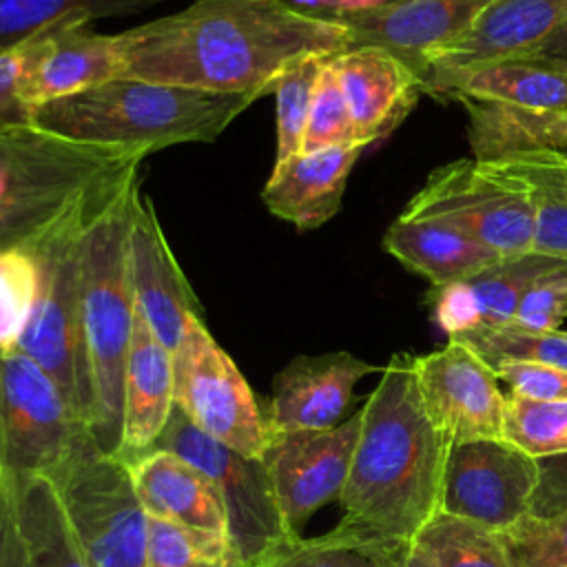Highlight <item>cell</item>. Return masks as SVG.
Returning a JSON list of instances; mask_svg holds the SVG:
<instances>
[{
	"label": "cell",
	"instance_id": "3",
	"mask_svg": "<svg viewBox=\"0 0 567 567\" xmlns=\"http://www.w3.org/2000/svg\"><path fill=\"white\" fill-rule=\"evenodd\" d=\"M259 95L113 78L31 111V124L82 144L151 155L166 146L215 142Z\"/></svg>",
	"mask_w": 567,
	"mask_h": 567
},
{
	"label": "cell",
	"instance_id": "36",
	"mask_svg": "<svg viewBox=\"0 0 567 567\" xmlns=\"http://www.w3.org/2000/svg\"><path fill=\"white\" fill-rule=\"evenodd\" d=\"M38 290V264L31 248L0 250V352L13 348L29 319Z\"/></svg>",
	"mask_w": 567,
	"mask_h": 567
},
{
	"label": "cell",
	"instance_id": "20",
	"mask_svg": "<svg viewBox=\"0 0 567 567\" xmlns=\"http://www.w3.org/2000/svg\"><path fill=\"white\" fill-rule=\"evenodd\" d=\"M377 370L350 352L295 357L272 379V396L264 410L268 434L339 425L354 385Z\"/></svg>",
	"mask_w": 567,
	"mask_h": 567
},
{
	"label": "cell",
	"instance_id": "32",
	"mask_svg": "<svg viewBox=\"0 0 567 567\" xmlns=\"http://www.w3.org/2000/svg\"><path fill=\"white\" fill-rule=\"evenodd\" d=\"M148 567H246L228 536L148 516Z\"/></svg>",
	"mask_w": 567,
	"mask_h": 567
},
{
	"label": "cell",
	"instance_id": "45",
	"mask_svg": "<svg viewBox=\"0 0 567 567\" xmlns=\"http://www.w3.org/2000/svg\"><path fill=\"white\" fill-rule=\"evenodd\" d=\"M516 58L540 60V62H547V64H554V66L567 71V22L563 27H558L551 35H547L536 49L520 53Z\"/></svg>",
	"mask_w": 567,
	"mask_h": 567
},
{
	"label": "cell",
	"instance_id": "23",
	"mask_svg": "<svg viewBox=\"0 0 567 567\" xmlns=\"http://www.w3.org/2000/svg\"><path fill=\"white\" fill-rule=\"evenodd\" d=\"M175 408L173 354L135 315L133 341L124 374L122 434L115 456L126 465L151 452Z\"/></svg>",
	"mask_w": 567,
	"mask_h": 567
},
{
	"label": "cell",
	"instance_id": "35",
	"mask_svg": "<svg viewBox=\"0 0 567 567\" xmlns=\"http://www.w3.org/2000/svg\"><path fill=\"white\" fill-rule=\"evenodd\" d=\"M503 439L534 458L567 452V401L505 396Z\"/></svg>",
	"mask_w": 567,
	"mask_h": 567
},
{
	"label": "cell",
	"instance_id": "28",
	"mask_svg": "<svg viewBox=\"0 0 567 567\" xmlns=\"http://www.w3.org/2000/svg\"><path fill=\"white\" fill-rule=\"evenodd\" d=\"M450 97L567 111V71L532 58H503L465 73Z\"/></svg>",
	"mask_w": 567,
	"mask_h": 567
},
{
	"label": "cell",
	"instance_id": "7",
	"mask_svg": "<svg viewBox=\"0 0 567 567\" xmlns=\"http://www.w3.org/2000/svg\"><path fill=\"white\" fill-rule=\"evenodd\" d=\"M401 217L447 226L516 257L532 252L536 184L518 164L458 159L430 173Z\"/></svg>",
	"mask_w": 567,
	"mask_h": 567
},
{
	"label": "cell",
	"instance_id": "46",
	"mask_svg": "<svg viewBox=\"0 0 567 567\" xmlns=\"http://www.w3.org/2000/svg\"><path fill=\"white\" fill-rule=\"evenodd\" d=\"M514 164H534L536 168H540L556 184V188L563 195H567V157H545V159L514 162Z\"/></svg>",
	"mask_w": 567,
	"mask_h": 567
},
{
	"label": "cell",
	"instance_id": "31",
	"mask_svg": "<svg viewBox=\"0 0 567 567\" xmlns=\"http://www.w3.org/2000/svg\"><path fill=\"white\" fill-rule=\"evenodd\" d=\"M171 0H0V49L27 40L69 13L93 20L135 13Z\"/></svg>",
	"mask_w": 567,
	"mask_h": 567
},
{
	"label": "cell",
	"instance_id": "2",
	"mask_svg": "<svg viewBox=\"0 0 567 567\" xmlns=\"http://www.w3.org/2000/svg\"><path fill=\"white\" fill-rule=\"evenodd\" d=\"M452 441L425 412L414 357L394 354L361 408L350 474L339 496L343 516L410 543L439 514Z\"/></svg>",
	"mask_w": 567,
	"mask_h": 567
},
{
	"label": "cell",
	"instance_id": "22",
	"mask_svg": "<svg viewBox=\"0 0 567 567\" xmlns=\"http://www.w3.org/2000/svg\"><path fill=\"white\" fill-rule=\"evenodd\" d=\"M363 146H330L301 151L272 164V173L261 190L266 208L290 221L299 233L315 230L330 221L346 193L348 177Z\"/></svg>",
	"mask_w": 567,
	"mask_h": 567
},
{
	"label": "cell",
	"instance_id": "33",
	"mask_svg": "<svg viewBox=\"0 0 567 567\" xmlns=\"http://www.w3.org/2000/svg\"><path fill=\"white\" fill-rule=\"evenodd\" d=\"M328 55H301L288 62L275 78L277 104V153L275 164L301 153L303 131L312 106L315 86Z\"/></svg>",
	"mask_w": 567,
	"mask_h": 567
},
{
	"label": "cell",
	"instance_id": "4",
	"mask_svg": "<svg viewBox=\"0 0 567 567\" xmlns=\"http://www.w3.org/2000/svg\"><path fill=\"white\" fill-rule=\"evenodd\" d=\"M137 193L135 175L95 213L80 259L82 334L95 410L91 436L106 454L120 445L124 374L137 315L128 277V228Z\"/></svg>",
	"mask_w": 567,
	"mask_h": 567
},
{
	"label": "cell",
	"instance_id": "44",
	"mask_svg": "<svg viewBox=\"0 0 567 567\" xmlns=\"http://www.w3.org/2000/svg\"><path fill=\"white\" fill-rule=\"evenodd\" d=\"M538 461V485L532 496L529 514L549 518L567 512V452Z\"/></svg>",
	"mask_w": 567,
	"mask_h": 567
},
{
	"label": "cell",
	"instance_id": "21",
	"mask_svg": "<svg viewBox=\"0 0 567 567\" xmlns=\"http://www.w3.org/2000/svg\"><path fill=\"white\" fill-rule=\"evenodd\" d=\"M332 64L348 104L354 142L363 148L390 135L423 93L416 71L379 47H350L332 55Z\"/></svg>",
	"mask_w": 567,
	"mask_h": 567
},
{
	"label": "cell",
	"instance_id": "8",
	"mask_svg": "<svg viewBox=\"0 0 567 567\" xmlns=\"http://www.w3.org/2000/svg\"><path fill=\"white\" fill-rule=\"evenodd\" d=\"M49 478L89 567H148V514L124 461L86 436Z\"/></svg>",
	"mask_w": 567,
	"mask_h": 567
},
{
	"label": "cell",
	"instance_id": "11",
	"mask_svg": "<svg viewBox=\"0 0 567 567\" xmlns=\"http://www.w3.org/2000/svg\"><path fill=\"white\" fill-rule=\"evenodd\" d=\"M175 405L204 434L261 458L268 443L264 410L228 352L213 339L204 319H195L173 354Z\"/></svg>",
	"mask_w": 567,
	"mask_h": 567
},
{
	"label": "cell",
	"instance_id": "40",
	"mask_svg": "<svg viewBox=\"0 0 567 567\" xmlns=\"http://www.w3.org/2000/svg\"><path fill=\"white\" fill-rule=\"evenodd\" d=\"M567 317V261H558L534 279L523 295L514 323L534 330H558Z\"/></svg>",
	"mask_w": 567,
	"mask_h": 567
},
{
	"label": "cell",
	"instance_id": "18",
	"mask_svg": "<svg viewBox=\"0 0 567 567\" xmlns=\"http://www.w3.org/2000/svg\"><path fill=\"white\" fill-rule=\"evenodd\" d=\"M0 567H89L49 476L0 481Z\"/></svg>",
	"mask_w": 567,
	"mask_h": 567
},
{
	"label": "cell",
	"instance_id": "38",
	"mask_svg": "<svg viewBox=\"0 0 567 567\" xmlns=\"http://www.w3.org/2000/svg\"><path fill=\"white\" fill-rule=\"evenodd\" d=\"M501 538L514 567H567V512L549 518L527 514Z\"/></svg>",
	"mask_w": 567,
	"mask_h": 567
},
{
	"label": "cell",
	"instance_id": "30",
	"mask_svg": "<svg viewBox=\"0 0 567 567\" xmlns=\"http://www.w3.org/2000/svg\"><path fill=\"white\" fill-rule=\"evenodd\" d=\"M456 339L467 343L492 368L503 361H532L567 370V332L563 330H534L509 321L478 326Z\"/></svg>",
	"mask_w": 567,
	"mask_h": 567
},
{
	"label": "cell",
	"instance_id": "27",
	"mask_svg": "<svg viewBox=\"0 0 567 567\" xmlns=\"http://www.w3.org/2000/svg\"><path fill=\"white\" fill-rule=\"evenodd\" d=\"M408 543L381 536L350 518L321 536H290L248 567H403Z\"/></svg>",
	"mask_w": 567,
	"mask_h": 567
},
{
	"label": "cell",
	"instance_id": "39",
	"mask_svg": "<svg viewBox=\"0 0 567 567\" xmlns=\"http://www.w3.org/2000/svg\"><path fill=\"white\" fill-rule=\"evenodd\" d=\"M514 164V162H509ZM536 184V226L532 252L567 261V195L534 164H518Z\"/></svg>",
	"mask_w": 567,
	"mask_h": 567
},
{
	"label": "cell",
	"instance_id": "16",
	"mask_svg": "<svg viewBox=\"0 0 567 567\" xmlns=\"http://www.w3.org/2000/svg\"><path fill=\"white\" fill-rule=\"evenodd\" d=\"M128 277L137 315L157 341L175 354L188 326L204 319V308L168 246L151 197L142 190L135 195L131 213Z\"/></svg>",
	"mask_w": 567,
	"mask_h": 567
},
{
	"label": "cell",
	"instance_id": "42",
	"mask_svg": "<svg viewBox=\"0 0 567 567\" xmlns=\"http://www.w3.org/2000/svg\"><path fill=\"white\" fill-rule=\"evenodd\" d=\"M432 315L447 337H458L483 323V312L478 297L470 281H450L443 286H432L430 292Z\"/></svg>",
	"mask_w": 567,
	"mask_h": 567
},
{
	"label": "cell",
	"instance_id": "13",
	"mask_svg": "<svg viewBox=\"0 0 567 567\" xmlns=\"http://www.w3.org/2000/svg\"><path fill=\"white\" fill-rule=\"evenodd\" d=\"M361 430V410L326 430L268 434L261 461L268 470L281 518L301 536L308 518L330 501H339Z\"/></svg>",
	"mask_w": 567,
	"mask_h": 567
},
{
	"label": "cell",
	"instance_id": "17",
	"mask_svg": "<svg viewBox=\"0 0 567 567\" xmlns=\"http://www.w3.org/2000/svg\"><path fill=\"white\" fill-rule=\"evenodd\" d=\"M93 22L84 13H69L27 38L22 97L31 111L120 78L115 35L95 31Z\"/></svg>",
	"mask_w": 567,
	"mask_h": 567
},
{
	"label": "cell",
	"instance_id": "48",
	"mask_svg": "<svg viewBox=\"0 0 567 567\" xmlns=\"http://www.w3.org/2000/svg\"><path fill=\"white\" fill-rule=\"evenodd\" d=\"M388 2H394V0H385V4H388Z\"/></svg>",
	"mask_w": 567,
	"mask_h": 567
},
{
	"label": "cell",
	"instance_id": "43",
	"mask_svg": "<svg viewBox=\"0 0 567 567\" xmlns=\"http://www.w3.org/2000/svg\"><path fill=\"white\" fill-rule=\"evenodd\" d=\"M29 58L27 40L0 49V126L31 124V109L22 97V80Z\"/></svg>",
	"mask_w": 567,
	"mask_h": 567
},
{
	"label": "cell",
	"instance_id": "25",
	"mask_svg": "<svg viewBox=\"0 0 567 567\" xmlns=\"http://www.w3.org/2000/svg\"><path fill=\"white\" fill-rule=\"evenodd\" d=\"M470 115L467 140L478 162L567 157V111L520 109L458 97Z\"/></svg>",
	"mask_w": 567,
	"mask_h": 567
},
{
	"label": "cell",
	"instance_id": "10",
	"mask_svg": "<svg viewBox=\"0 0 567 567\" xmlns=\"http://www.w3.org/2000/svg\"><path fill=\"white\" fill-rule=\"evenodd\" d=\"M155 447L184 456L213 481L226 509L228 536L246 567L277 543L295 536L281 518L275 489L261 458L246 456L204 434L177 405L173 408Z\"/></svg>",
	"mask_w": 567,
	"mask_h": 567
},
{
	"label": "cell",
	"instance_id": "1",
	"mask_svg": "<svg viewBox=\"0 0 567 567\" xmlns=\"http://www.w3.org/2000/svg\"><path fill=\"white\" fill-rule=\"evenodd\" d=\"M115 47L120 78L264 97L288 62L337 55L350 49V38L341 22L281 0H193L115 33Z\"/></svg>",
	"mask_w": 567,
	"mask_h": 567
},
{
	"label": "cell",
	"instance_id": "26",
	"mask_svg": "<svg viewBox=\"0 0 567 567\" xmlns=\"http://www.w3.org/2000/svg\"><path fill=\"white\" fill-rule=\"evenodd\" d=\"M383 248L401 266L425 277L432 286L467 281L503 259L501 252L447 226L396 217L383 235Z\"/></svg>",
	"mask_w": 567,
	"mask_h": 567
},
{
	"label": "cell",
	"instance_id": "5",
	"mask_svg": "<svg viewBox=\"0 0 567 567\" xmlns=\"http://www.w3.org/2000/svg\"><path fill=\"white\" fill-rule=\"evenodd\" d=\"M142 159L33 124L0 126V250L27 246L80 202L120 188Z\"/></svg>",
	"mask_w": 567,
	"mask_h": 567
},
{
	"label": "cell",
	"instance_id": "47",
	"mask_svg": "<svg viewBox=\"0 0 567 567\" xmlns=\"http://www.w3.org/2000/svg\"><path fill=\"white\" fill-rule=\"evenodd\" d=\"M403 567H441V565L436 563V558L423 545H419L416 540H410L408 549H405V565Z\"/></svg>",
	"mask_w": 567,
	"mask_h": 567
},
{
	"label": "cell",
	"instance_id": "19",
	"mask_svg": "<svg viewBox=\"0 0 567 567\" xmlns=\"http://www.w3.org/2000/svg\"><path fill=\"white\" fill-rule=\"evenodd\" d=\"M494 0H394L337 18L350 47H379L423 75L425 60L463 35Z\"/></svg>",
	"mask_w": 567,
	"mask_h": 567
},
{
	"label": "cell",
	"instance_id": "37",
	"mask_svg": "<svg viewBox=\"0 0 567 567\" xmlns=\"http://www.w3.org/2000/svg\"><path fill=\"white\" fill-rule=\"evenodd\" d=\"M354 142V128L348 113V104L332 64V55L326 58L308 113L301 151H319L330 146H350Z\"/></svg>",
	"mask_w": 567,
	"mask_h": 567
},
{
	"label": "cell",
	"instance_id": "12",
	"mask_svg": "<svg viewBox=\"0 0 567 567\" xmlns=\"http://www.w3.org/2000/svg\"><path fill=\"white\" fill-rule=\"evenodd\" d=\"M538 476V461L505 439L452 443L439 512L501 534L529 514Z\"/></svg>",
	"mask_w": 567,
	"mask_h": 567
},
{
	"label": "cell",
	"instance_id": "24",
	"mask_svg": "<svg viewBox=\"0 0 567 567\" xmlns=\"http://www.w3.org/2000/svg\"><path fill=\"white\" fill-rule=\"evenodd\" d=\"M144 512L195 532L228 536V518L213 481L184 456L151 450L128 463ZM230 538V536H228Z\"/></svg>",
	"mask_w": 567,
	"mask_h": 567
},
{
	"label": "cell",
	"instance_id": "34",
	"mask_svg": "<svg viewBox=\"0 0 567 567\" xmlns=\"http://www.w3.org/2000/svg\"><path fill=\"white\" fill-rule=\"evenodd\" d=\"M560 259L538 252H525L516 257H503L498 264L467 279L478 297L483 323L498 326L514 321L516 308L538 275L558 264Z\"/></svg>",
	"mask_w": 567,
	"mask_h": 567
},
{
	"label": "cell",
	"instance_id": "14",
	"mask_svg": "<svg viewBox=\"0 0 567 567\" xmlns=\"http://www.w3.org/2000/svg\"><path fill=\"white\" fill-rule=\"evenodd\" d=\"M414 372L425 412L452 443L503 439L505 394L467 343L450 337L441 350L414 357Z\"/></svg>",
	"mask_w": 567,
	"mask_h": 567
},
{
	"label": "cell",
	"instance_id": "9",
	"mask_svg": "<svg viewBox=\"0 0 567 567\" xmlns=\"http://www.w3.org/2000/svg\"><path fill=\"white\" fill-rule=\"evenodd\" d=\"M91 436L55 381L16 346L0 352V474L51 476Z\"/></svg>",
	"mask_w": 567,
	"mask_h": 567
},
{
	"label": "cell",
	"instance_id": "41",
	"mask_svg": "<svg viewBox=\"0 0 567 567\" xmlns=\"http://www.w3.org/2000/svg\"><path fill=\"white\" fill-rule=\"evenodd\" d=\"M512 394L534 401H567V370L532 361H503L494 368Z\"/></svg>",
	"mask_w": 567,
	"mask_h": 567
},
{
	"label": "cell",
	"instance_id": "49",
	"mask_svg": "<svg viewBox=\"0 0 567 567\" xmlns=\"http://www.w3.org/2000/svg\"><path fill=\"white\" fill-rule=\"evenodd\" d=\"M0 481H2V474H0Z\"/></svg>",
	"mask_w": 567,
	"mask_h": 567
},
{
	"label": "cell",
	"instance_id": "6",
	"mask_svg": "<svg viewBox=\"0 0 567 567\" xmlns=\"http://www.w3.org/2000/svg\"><path fill=\"white\" fill-rule=\"evenodd\" d=\"M120 188L80 202L31 241L38 264V290L16 343L55 381L89 434L95 410L82 334L80 259L91 219Z\"/></svg>",
	"mask_w": 567,
	"mask_h": 567
},
{
	"label": "cell",
	"instance_id": "29",
	"mask_svg": "<svg viewBox=\"0 0 567 567\" xmlns=\"http://www.w3.org/2000/svg\"><path fill=\"white\" fill-rule=\"evenodd\" d=\"M441 567H514L501 534L439 512L414 538Z\"/></svg>",
	"mask_w": 567,
	"mask_h": 567
},
{
	"label": "cell",
	"instance_id": "15",
	"mask_svg": "<svg viewBox=\"0 0 567 567\" xmlns=\"http://www.w3.org/2000/svg\"><path fill=\"white\" fill-rule=\"evenodd\" d=\"M565 22L567 0H494L463 35L425 60L423 93L450 97L472 69L527 53Z\"/></svg>",
	"mask_w": 567,
	"mask_h": 567
}]
</instances>
